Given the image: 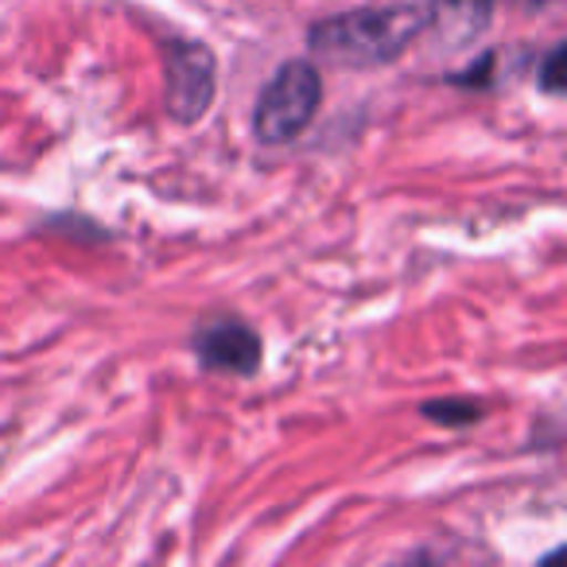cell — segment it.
Here are the masks:
<instances>
[{"label": "cell", "instance_id": "1", "mask_svg": "<svg viewBox=\"0 0 567 567\" xmlns=\"http://www.w3.org/2000/svg\"><path fill=\"white\" fill-rule=\"evenodd\" d=\"M424 32V9L393 4V9H354L319 20L308 32V48L319 63L370 71L396 63Z\"/></svg>", "mask_w": 567, "mask_h": 567}, {"label": "cell", "instance_id": "2", "mask_svg": "<svg viewBox=\"0 0 567 567\" xmlns=\"http://www.w3.org/2000/svg\"><path fill=\"white\" fill-rule=\"evenodd\" d=\"M323 102V79L311 59L284 63L260 90L257 110H252V133L260 144H288L316 121Z\"/></svg>", "mask_w": 567, "mask_h": 567}, {"label": "cell", "instance_id": "3", "mask_svg": "<svg viewBox=\"0 0 567 567\" xmlns=\"http://www.w3.org/2000/svg\"><path fill=\"white\" fill-rule=\"evenodd\" d=\"M218 90V59L203 40L164 43V110L179 125L206 117Z\"/></svg>", "mask_w": 567, "mask_h": 567}, {"label": "cell", "instance_id": "4", "mask_svg": "<svg viewBox=\"0 0 567 567\" xmlns=\"http://www.w3.org/2000/svg\"><path fill=\"white\" fill-rule=\"evenodd\" d=\"M497 0H427L424 4V32L432 35L435 48L466 51L486 35V28L494 24Z\"/></svg>", "mask_w": 567, "mask_h": 567}, {"label": "cell", "instance_id": "5", "mask_svg": "<svg viewBox=\"0 0 567 567\" xmlns=\"http://www.w3.org/2000/svg\"><path fill=\"white\" fill-rule=\"evenodd\" d=\"M195 354L206 370L249 378L260 365V339L237 319H218L195 334Z\"/></svg>", "mask_w": 567, "mask_h": 567}, {"label": "cell", "instance_id": "6", "mask_svg": "<svg viewBox=\"0 0 567 567\" xmlns=\"http://www.w3.org/2000/svg\"><path fill=\"white\" fill-rule=\"evenodd\" d=\"M424 416L432 420V424H443V427H466V424H474V420H482V404L471 401V396H455V401H427Z\"/></svg>", "mask_w": 567, "mask_h": 567}, {"label": "cell", "instance_id": "7", "mask_svg": "<svg viewBox=\"0 0 567 567\" xmlns=\"http://www.w3.org/2000/svg\"><path fill=\"white\" fill-rule=\"evenodd\" d=\"M559 66H564V43H556L540 66V86L548 90V94H559V90H564V74H559Z\"/></svg>", "mask_w": 567, "mask_h": 567}, {"label": "cell", "instance_id": "8", "mask_svg": "<svg viewBox=\"0 0 567 567\" xmlns=\"http://www.w3.org/2000/svg\"><path fill=\"white\" fill-rule=\"evenodd\" d=\"M509 4H513V9H528V12H533V9H544V4H551V0H509Z\"/></svg>", "mask_w": 567, "mask_h": 567}]
</instances>
